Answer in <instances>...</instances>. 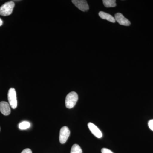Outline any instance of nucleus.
Wrapping results in <instances>:
<instances>
[{
    "instance_id": "obj_2",
    "label": "nucleus",
    "mask_w": 153,
    "mask_h": 153,
    "mask_svg": "<svg viewBox=\"0 0 153 153\" xmlns=\"http://www.w3.org/2000/svg\"><path fill=\"white\" fill-rule=\"evenodd\" d=\"M14 7V2L9 1L5 3L0 7V15L4 16H10L13 13Z\"/></svg>"
},
{
    "instance_id": "obj_5",
    "label": "nucleus",
    "mask_w": 153,
    "mask_h": 153,
    "mask_svg": "<svg viewBox=\"0 0 153 153\" xmlns=\"http://www.w3.org/2000/svg\"><path fill=\"white\" fill-rule=\"evenodd\" d=\"M72 3L76 6L77 8L80 10L85 12L88 10L89 6L88 4L87 1L84 0H72Z\"/></svg>"
},
{
    "instance_id": "obj_7",
    "label": "nucleus",
    "mask_w": 153,
    "mask_h": 153,
    "mask_svg": "<svg viewBox=\"0 0 153 153\" xmlns=\"http://www.w3.org/2000/svg\"><path fill=\"white\" fill-rule=\"evenodd\" d=\"M88 126L91 133L93 134L94 136L98 138H101L102 137V134L101 131L94 124L92 123H89L88 124Z\"/></svg>"
},
{
    "instance_id": "obj_4",
    "label": "nucleus",
    "mask_w": 153,
    "mask_h": 153,
    "mask_svg": "<svg viewBox=\"0 0 153 153\" xmlns=\"http://www.w3.org/2000/svg\"><path fill=\"white\" fill-rule=\"evenodd\" d=\"M70 131L68 127L63 126L60 130L59 140L61 144H64L67 141L70 136Z\"/></svg>"
},
{
    "instance_id": "obj_17",
    "label": "nucleus",
    "mask_w": 153,
    "mask_h": 153,
    "mask_svg": "<svg viewBox=\"0 0 153 153\" xmlns=\"http://www.w3.org/2000/svg\"><path fill=\"white\" fill-rule=\"evenodd\" d=\"M0 131H1V128H0Z\"/></svg>"
},
{
    "instance_id": "obj_13",
    "label": "nucleus",
    "mask_w": 153,
    "mask_h": 153,
    "mask_svg": "<svg viewBox=\"0 0 153 153\" xmlns=\"http://www.w3.org/2000/svg\"><path fill=\"white\" fill-rule=\"evenodd\" d=\"M102 153H114L112 151L106 148H103L101 150Z\"/></svg>"
},
{
    "instance_id": "obj_12",
    "label": "nucleus",
    "mask_w": 153,
    "mask_h": 153,
    "mask_svg": "<svg viewBox=\"0 0 153 153\" xmlns=\"http://www.w3.org/2000/svg\"><path fill=\"white\" fill-rule=\"evenodd\" d=\"M30 123L27 121H23L19 124V128L21 130H25L29 128L30 127Z\"/></svg>"
},
{
    "instance_id": "obj_15",
    "label": "nucleus",
    "mask_w": 153,
    "mask_h": 153,
    "mask_svg": "<svg viewBox=\"0 0 153 153\" xmlns=\"http://www.w3.org/2000/svg\"><path fill=\"white\" fill-rule=\"evenodd\" d=\"M21 153H32V152L30 149H26L22 151Z\"/></svg>"
},
{
    "instance_id": "obj_16",
    "label": "nucleus",
    "mask_w": 153,
    "mask_h": 153,
    "mask_svg": "<svg viewBox=\"0 0 153 153\" xmlns=\"http://www.w3.org/2000/svg\"><path fill=\"white\" fill-rule=\"evenodd\" d=\"M3 21L1 19H0V26H1L3 25Z\"/></svg>"
},
{
    "instance_id": "obj_10",
    "label": "nucleus",
    "mask_w": 153,
    "mask_h": 153,
    "mask_svg": "<svg viewBox=\"0 0 153 153\" xmlns=\"http://www.w3.org/2000/svg\"><path fill=\"white\" fill-rule=\"evenodd\" d=\"M115 0H103V4L106 7H114L116 6Z\"/></svg>"
},
{
    "instance_id": "obj_1",
    "label": "nucleus",
    "mask_w": 153,
    "mask_h": 153,
    "mask_svg": "<svg viewBox=\"0 0 153 153\" xmlns=\"http://www.w3.org/2000/svg\"><path fill=\"white\" fill-rule=\"evenodd\" d=\"M78 99V95L76 92L72 91L66 96L65 100V104L67 108H72L75 106Z\"/></svg>"
},
{
    "instance_id": "obj_9",
    "label": "nucleus",
    "mask_w": 153,
    "mask_h": 153,
    "mask_svg": "<svg viewBox=\"0 0 153 153\" xmlns=\"http://www.w3.org/2000/svg\"><path fill=\"white\" fill-rule=\"evenodd\" d=\"M99 16L101 19L107 20V21L112 22V23H115L116 22L114 17H113L111 15L105 13V12L100 11L99 13Z\"/></svg>"
},
{
    "instance_id": "obj_6",
    "label": "nucleus",
    "mask_w": 153,
    "mask_h": 153,
    "mask_svg": "<svg viewBox=\"0 0 153 153\" xmlns=\"http://www.w3.org/2000/svg\"><path fill=\"white\" fill-rule=\"evenodd\" d=\"M114 19L120 24L123 26H128L130 25V22L126 18H125L123 15L120 13H117L115 15Z\"/></svg>"
},
{
    "instance_id": "obj_3",
    "label": "nucleus",
    "mask_w": 153,
    "mask_h": 153,
    "mask_svg": "<svg viewBox=\"0 0 153 153\" xmlns=\"http://www.w3.org/2000/svg\"><path fill=\"white\" fill-rule=\"evenodd\" d=\"M8 100L10 106L13 109H16L17 107L16 93L15 88H11L8 93Z\"/></svg>"
},
{
    "instance_id": "obj_8",
    "label": "nucleus",
    "mask_w": 153,
    "mask_h": 153,
    "mask_svg": "<svg viewBox=\"0 0 153 153\" xmlns=\"http://www.w3.org/2000/svg\"><path fill=\"white\" fill-rule=\"evenodd\" d=\"M0 111L5 116L10 114L11 113L10 106L8 102L5 101L0 102Z\"/></svg>"
},
{
    "instance_id": "obj_11",
    "label": "nucleus",
    "mask_w": 153,
    "mask_h": 153,
    "mask_svg": "<svg viewBox=\"0 0 153 153\" xmlns=\"http://www.w3.org/2000/svg\"><path fill=\"white\" fill-rule=\"evenodd\" d=\"M82 150L79 145L74 144L71 147L70 153H82Z\"/></svg>"
},
{
    "instance_id": "obj_14",
    "label": "nucleus",
    "mask_w": 153,
    "mask_h": 153,
    "mask_svg": "<svg viewBox=\"0 0 153 153\" xmlns=\"http://www.w3.org/2000/svg\"><path fill=\"white\" fill-rule=\"evenodd\" d=\"M149 127L150 128V129L152 130V131H153V120H151L149 122Z\"/></svg>"
}]
</instances>
